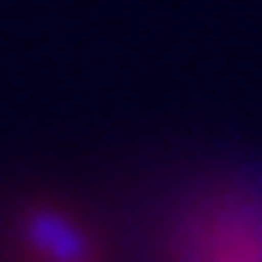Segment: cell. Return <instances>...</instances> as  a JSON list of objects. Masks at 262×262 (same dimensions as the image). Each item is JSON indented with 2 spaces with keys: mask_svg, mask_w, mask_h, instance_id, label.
<instances>
[{
  "mask_svg": "<svg viewBox=\"0 0 262 262\" xmlns=\"http://www.w3.org/2000/svg\"><path fill=\"white\" fill-rule=\"evenodd\" d=\"M149 262H262V185L212 181L185 194Z\"/></svg>",
  "mask_w": 262,
  "mask_h": 262,
  "instance_id": "cell-1",
  "label": "cell"
},
{
  "mask_svg": "<svg viewBox=\"0 0 262 262\" xmlns=\"http://www.w3.org/2000/svg\"><path fill=\"white\" fill-rule=\"evenodd\" d=\"M0 262H113L104 226L68 199H23L5 217Z\"/></svg>",
  "mask_w": 262,
  "mask_h": 262,
  "instance_id": "cell-2",
  "label": "cell"
}]
</instances>
